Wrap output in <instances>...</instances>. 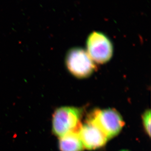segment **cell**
Masks as SVG:
<instances>
[{"label":"cell","instance_id":"cell-1","mask_svg":"<svg viewBox=\"0 0 151 151\" xmlns=\"http://www.w3.org/2000/svg\"><path fill=\"white\" fill-rule=\"evenodd\" d=\"M83 110L78 107L63 106L57 108L53 114L52 131L57 137L78 131Z\"/></svg>","mask_w":151,"mask_h":151},{"label":"cell","instance_id":"cell-2","mask_svg":"<svg viewBox=\"0 0 151 151\" xmlns=\"http://www.w3.org/2000/svg\"><path fill=\"white\" fill-rule=\"evenodd\" d=\"M86 122L98 127L109 139L116 137L124 127V120L116 109H96L90 113Z\"/></svg>","mask_w":151,"mask_h":151},{"label":"cell","instance_id":"cell-3","mask_svg":"<svg viewBox=\"0 0 151 151\" xmlns=\"http://www.w3.org/2000/svg\"><path fill=\"white\" fill-rule=\"evenodd\" d=\"M65 63L69 72L78 78L89 77L96 70V65L87 51L81 47L70 49L66 54Z\"/></svg>","mask_w":151,"mask_h":151},{"label":"cell","instance_id":"cell-4","mask_svg":"<svg viewBox=\"0 0 151 151\" xmlns=\"http://www.w3.org/2000/svg\"><path fill=\"white\" fill-rule=\"evenodd\" d=\"M87 52L93 61L100 64L107 63L113 54V46L107 36L100 32H93L87 40Z\"/></svg>","mask_w":151,"mask_h":151},{"label":"cell","instance_id":"cell-5","mask_svg":"<svg viewBox=\"0 0 151 151\" xmlns=\"http://www.w3.org/2000/svg\"><path fill=\"white\" fill-rule=\"evenodd\" d=\"M78 134L84 148L88 150L101 148L106 144L108 140L98 127L88 122L81 125Z\"/></svg>","mask_w":151,"mask_h":151},{"label":"cell","instance_id":"cell-6","mask_svg":"<svg viewBox=\"0 0 151 151\" xmlns=\"http://www.w3.org/2000/svg\"><path fill=\"white\" fill-rule=\"evenodd\" d=\"M58 147L60 151H83L84 148L78 131L70 132L59 137Z\"/></svg>","mask_w":151,"mask_h":151},{"label":"cell","instance_id":"cell-7","mask_svg":"<svg viewBox=\"0 0 151 151\" xmlns=\"http://www.w3.org/2000/svg\"><path fill=\"white\" fill-rule=\"evenodd\" d=\"M143 125L146 133L148 134L149 137L151 135V111L147 110L143 114L142 116Z\"/></svg>","mask_w":151,"mask_h":151},{"label":"cell","instance_id":"cell-8","mask_svg":"<svg viewBox=\"0 0 151 151\" xmlns=\"http://www.w3.org/2000/svg\"><path fill=\"white\" fill-rule=\"evenodd\" d=\"M129 151V150H121V151Z\"/></svg>","mask_w":151,"mask_h":151}]
</instances>
